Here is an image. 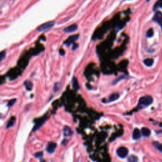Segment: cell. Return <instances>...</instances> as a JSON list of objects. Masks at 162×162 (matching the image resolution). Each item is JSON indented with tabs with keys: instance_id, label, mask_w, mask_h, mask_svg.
Segmentation results:
<instances>
[{
	"instance_id": "cell-1",
	"label": "cell",
	"mask_w": 162,
	"mask_h": 162,
	"mask_svg": "<svg viewBox=\"0 0 162 162\" xmlns=\"http://www.w3.org/2000/svg\"><path fill=\"white\" fill-rule=\"evenodd\" d=\"M153 102V99L150 96H142L139 100L138 106L140 108H143L148 107L150 104H151Z\"/></svg>"
},
{
	"instance_id": "cell-2",
	"label": "cell",
	"mask_w": 162,
	"mask_h": 162,
	"mask_svg": "<svg viewBox=\"0 0 162 162\" xmlns=\"http://www.w3.org/2000/svg\"><path fill=\"white\" fill-rule=\"evenodd\" d=\"M55 25V22L51 21V22H47L44 23V24H42L40 25L38 28H37V31L39 32H42L47 30L48 29H50L54 26Z\"/></svg>"
},
{
	"instance_id": "cell-3",
	"label": "cell",
	"mask_w": 162,
	"mask_h": 162,
	"mask_svg": "<svg viewBox=\"0 0 162 162\" xmlns=\"http://www.w3.org/2000/svg\"><path fill=\"white\" fill-rule=\"evenodd\" d=\"M128 149L125 147H120L117 150V154L120 158H124L127 156Z\"/></svg>"
},
{
	"instance_id": "cell-4",
	"label": "cell",
	"mask_w": 162,
	"mask_h": 162,
	"mask_svg": "<svg viewBox=\"0 0 162 162\" xmlns=\"http://www.w3.org/2000/svg\"><path fill=\"white\" fill-rule=\"evenodd\" d=\"M153 20L158 23L162 29V13L161 12H157L153 17Z\"/></svg>"
},
{
	"instance_id": "cell-5",
	"label": "cell",
	"mask_w": 162,
	"mask_h": 162,
	"mask_svg": "<svg viewBox=\"0 0 162 162\" xmlns=\"http://www.w3.org/2000/svg\"><path fill=\"white\" fill-rule=\"evenodd\" d=\"M79 37V35H73V36H70V37L67 39L66 41H65L64 44L65 45H67V46H70L72 44L74 43L75 41H76L78 39Z\"/></svg>"
},
{
	"instance_id": "cell-6",
	"label": "cell",
	"mask_w": 162,
	"mask_h": 162,
	"mask_svg": "<svg viewBox=\"0 0 162 162\" xmlns=\"http://www.w3.org/2000/svg\"><path fill=\"white\" fill-rule=\"evenodd\" d=\"M77 29H78L77 25L74 24L65 28V29H63V31H64L65 33H72V32H74L76 31Z\"/></svg>"
},
{
	"instance_id": "cell-7",
	"label": "cell",
	"mask_w": 162,
	"mask_h": 162,
	"mask_svg": "<svg viewBox=\"0 0 162 162\" xmlns=\"http://www.w3.org/2000/svg\"><path fill=\"white\" fill-rule=\"evenodd\" d=\"M57 144L53 142H49L47 146L46 150L49 153H53L57 148Z\"/></svg>"
},
{
	"instance_id": "cell-8",
	"label": "cell",
	"mask_w": 162,
	"mask_h": 162,
	"mask_svg": "<svg viewBox=\"0 0 162 162\" xmlns=\"http://www.w3.org/2000/svg\"><path fill=\"white\" fill-rule=\"evenodd\" d=\"M73 132L69 127L65 126L63 129V135L65 137H69L72 135Z\"/></svg>"
},
{
	"instance_id": "cell-9",
	"label": "cell",
	"mask_w": 162,
	"mask_h": 162,
	"mask_svg": "<svg viewBox=\"0 0 162 162\" xmlns=\"http://www.w3.org/2000/svg\"><path fill=\"white\" fill-rule=\"evenodd\" d=\"M141 132L138 129H135L133 131V133H132V137H133L134 139L137 140L140 139L141 136Z\"/></svg>"
},
{
	"instance_id": "cell-10",
	"label": "cell",
	"mask_w": 162,
	"mask_h": 162,
	"mask_svg": "<svg viewBox=\"0 0 162 162\" xmlns=\"http://www.w3.org/2000/svg\"><path fill=\"white\" fill-rule=\"evenodd\" d=\"M119 98V94L118 93H113L109 96L108 102H113L117 100Z\"/></svg>"
},
{
	"instance_id": "cell-11",
	"label": "cell",
	"mask_w": 162,
	"mask_h": 162,
	"mask_svg": "<svg viewBox=\"0 0 162 162\" xmlns=\"http://www.w3.org/2000/svg\"><path fill=\"white\" fill-rule=\"evenodd\" d=\"M141 133L145 137H148L151 134V131L148 128L143 127L141 129Z\"/></svg>"
},
{
	"instance_id": "cell-12",
	"label": "cell",
	"mask_w": 162,
	"mask_h": 162,
	"mask_svg": "<svg viewBox=\"0 0 162 162\" xmlns=\"http://www.w3.org/2000/svg\"><path fill=\"white\" fill-rule=\"evenodd\" d=\"M143 62L147 67H151L154 63V60L153 58H146L143 61Z\"/></svg>"
},
{
	"instance_id": "cell-13",
	"label": "cell",
	"mask_w": 162,
	"mask_h": 162,
	"mask_svg": "<svg viewBox=\"0 0 162 162\" xmlns=\"http://www.w3.org/2000/svg\"><path fill=\"white\" fill-rule=\"evenodd\" d=\"M15 120H16V119L14 117H11L10 119L8 120V123H7V129H8V128H10V127H11L13 126V125H14L15 122Z\"/></svg>"
},
{
	"instance_id": "cell-14",
	"label": "cell",
	"mask_w": 162,
	"mask_h": 162,
	"mask_svg": "<svg viewBox=\"0 0 162 162\" xmlns=\"http://www.w3.org/2000/svg\"><path fill=\"white\" fill-rule=\"evenodd\" d=\"M24 85H25V88H26V89L27 91H31L32 86H33L32 83L31 82H30V81H28V80H27V81H25L24 82Z\"/></svg>"
},
{
	"instance_id": "cell-15",
	"label": "cell",
	"mask_w": 162,
	"mask_h": 162,
	"mask_svg": "<svg viewBox=\"0 0 162 162\" xmlns=\"http://www.w3.org/2000/svg\"><path fill=\"white\" fill-rule=\"evenodd\" d=\"M72 84H73V87H74V89L76 90H78L79 89V82H78V80L77 78L74 77L72 79Z\"/></svg>"
},
{
	"instance_id": "cell-16",
	"label": "cell",
	"mask_w": 162,
	"mask_h": 162,
	"mask_svg": "<svg viewBox=\"0 0 162 162\" xmlns=\"http://www.w3.org/2000/svg\"><path fill=\"white\" fill-rule=\"evenodd\" d=\"M138 158L134 155H131L128 158V162H137Z\"/></svg>"
},
{
	"instance_id": "cell-17",
	"label": "cell",
	"mask_w": 162,
	"mask_h": 162,
	"mask_svg": "<svg viewBox=\"0 0 162 162\" xmlns=\"http://www.w3.org/2000/svg\"><path fill=\"white\" fill-rule=\"evenodd\" d=\"M154 145L156 149H158L159 151H161L162 153V144L159 143L158 142H154Z\"/></svg>"
},
{
	"instance_id": "cell-18",
	"label": "cell",
	"mask_w": 162,
	"mask_h": 162,
	"mask_svg": "<svg viewBox=\"0 0 162 162\" xmlns=\"http://www.w3.org/2000/svg\"><path fill=\"white\" fill-rule=\"evenodd\" d=\"M153 35H154V30H153V29H149L146 33L147 37L150 38V37H153Z\"/></svg>"
},
{
	"instance_id": "cell-19",
	"label": "cell",
	"mask_w": 162,
	"mask_h": 162,
	"mask_svg": "<svg viewBox=\"0 0 162 162\" xmlns=\"http://www.w3.org/2000/svg\"><path fill=\"white\" fill-rule=\"evenodd\" d=\"M16 99H11V100H10L9 101H8V104H7V106H8V107H10V106H12L13 105V104H15V103H16Z\"/></svg>"
},
{
	"instance_id": "cell-20",
	"label": "cell",
	"mask_w": 162,
	"mask_h": 162,
	"mask_svg": "<svg viewBox=\"0 0 162 162\" xmlns=\"http://www.w3.org/2000/svg\"><path fill=\"white\" fill-rule=\"evenodd\" d=\"M45 119H44V120H41V121H39V124H37V125H35V127H34V130H37V129H38L39 127H41V125H42V124H44V122H45Z\"/></svg>"
},
{
	"instance_id": "cell-21",
	"label": "cell",
	"mask_w": 162,
	"mask_h": 162,
	"mask_svg": "<svg viewBox=\"0 0 162 162\" xmlns=\"http://www.w3.org/2000/svg\"><path fill=\"white\" fill-rule=\"evenodd\" d=\"M6 57V52L5 51H2L1 53V55H0V60L2 61L4 58H5Z\"/></svg>"
},
{
	"instance_id": "cell-22",
	"label": "cell",
	"mask_w": 162,
	"mask_h": 162,
	"mask_svg": "<svg viewBox=\"0 0 162 162\" xmlns=\"http://www.w3.org/2000/svg\"><path fill=\"white\" fill-rule=\"evenodd\" d=\"M34 156L36 158H41V157L43 156V153H42V152H38V153H36Z\"/></svg>"
},
{
	"instance_id": "cell-23",
	"label": "cell",
	"mask_w": 162,
	"mask_h": 162,
	"mask_svg": "<svg viewBox=\"0 0 162 162\" xmlns=\"http://www.w3.org/2000/svg\"><path fill=\"white\" fill-rule=\"evenodd\" d=\"M60 83H56L55 84V87H54V91L55 92H57V91L59 90V88H60Z\"/></svg>"
},
{
	"instance_id": "cell-24",
	"label": "cell",
	"mask_w": 162,
	"mask_h": 162,
	"mask_svg": "<svg viewBox=\"0 0 162 162\" xmlns=\"http://www.w3.org/2000/svg\"><path fill=\"white\" fill-rule=\"evenodd\" d=\"M78 46H79V45L77 44H75L74 43V46H73V47H72V50H75L76 49H77Z\"/></svg>"
},
{
	"instance_id": "cell-25",
	"label": "cell",
	"mask_w": 162,
	"mask_h": 162,
	"mask_svg": "<svg viewBox=\"0 0 162 162\" xmlns=\"http://www.w3.org/2000/svg\"><path fill=\"white\" fill-rule=\"evenodd\" d=\"M149 1H150V0H147V2H149Z\"/></svg>"
},
{
	"instance_id": "cell-26",
	"label": "cell",
	"mask_w": 162,
	"mask_h": 162,
	"mask_svg": "<svg viewBox=\"0 0 162 162\" xmlns=\"http://www.w3.org/2000/svg\"><path fill=\"white\" fill-rule=\"evenodd\" d=\"M42 162H45V161H42Z\"/></svg>"
}]
</instances>
